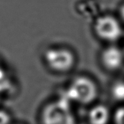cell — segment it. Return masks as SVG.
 <instances>
[{"instance_id": "1", "label": "cell", "mask_w": 124, "mask_h": 124, "mask_svg": "<svg viewBox=\"0 0 124 124\" xmlns=\"http://www.w3.org/2000/svg\"><path fill=\"white\" fill-rule=\"evenodd\" d=\"M67 96L69 100L81 105H89L97 98L98 87L92 78L78 76L69 84Z\"/></svg>"}, {"instance_id": "2", "label": "cell", "mask_w": 124, "mask_h": 124, "mask_svg": "<svg viewBox=\"0 0 124 124\" xmlns=\"http://www.w3.org/2000/svg\"><path fill=\"white\" fill-rule=\"evenodd\" d=\"M94 31L97 36L106 42L118 41L124 34V25L119 17L112 15L98 16L94 22Z\"/></svg>"}, {"instance_id": "3", "label": "cell", "mask_w": 124, "mask_h": 124, "mask_svg": "<svg viewBox=\"0 0 124 124\" xmlns=\"http://www.w3.org/2000/svg\"><path fill=\"white\" fill-rule=\"evenodd\" d=\"M44 60L46 65L53 71L65 73L71 70L76 63L73 52L65 47H51L44 53Z\"/></svg>"}, {"instance_id": "4", "label": "cell", "mask_w": 124, "mask_h": 124, "mask_svg": "<svg viewBox=\"0 0 124 124\" xmlns=\"http://www.w3.org/2000/svg\"><path fill=\"white\" fill-rule=\"evenodd\" d=\"M42 124H76L68 104L58 100L47 105L41 113Z\"/></svg>"}, {"instance_id": "5", "label": "cell", "mask_w": 124, "mask_h": 124, "mask_svg": "<svg viewBox=\"0 0 124 124\" xmlns=\"http://www.w3.org/2000/svg\"><path fill=\"white\" fill-rule=\"evenodd\" d=\"M101 62L107 70L116 72L124 65V52L123 49L111 44L103 49L100 56Z\"/></svg>"}, {"instance_id": "6", "label": "cell", "mask_w": 124, "mask_h": 124, "mask_svg": "<svg viewBox=\"0 0 124 124\" xmlns=\"http://www.w3.org/2000/svg\"><path fill=\"white\" fill-rule=\"evenodd\" d=\"M111 118L109 108L103 105H97L92 107L88 114L89 124H108Z\"/></svg>"}, {"instance_id": "7", "label": "cell", "mask_w": 124, "mask_h": 124, "mask_svg": "<svg viewBox=\"0 0 124 124\" xmlns=\"http://www.w3.org/2000/svg\"><path fill=\"white\" fill-rule=\"evenodd\" d=\"M113 97L121 102H124V81L116 84L113 89Z\"/></svg>"}, {"instance_id": "8", "label": "cell", "mask_w": 124, "mask_h": 124, "mask_svg": "<svg viewBox=\"0 0 124 124\" xmlns=\"http://www.w3.org/2000/svg\"><path fill=\"white\" fill-rule=\"evenodd\" d=\"M114 120L116 124H124V106L117 110L114 116Z\"/></svg>"}, {"instance_id": "9", "label": "cell", "mask_w": 124, "mask_h": 124, "mask_svg": "<svg viewBox=\"0 0 124 124\" xmlns=\"http://www.w3.org/2000/svg\"><path fill=\"white\" fill-rule=\"evenodd\" d=\"M11 123V116L10 114L0 109V124H10Z\"/></svg>"}, {"instance_id": "10", "label": "cell", "mask_w": 124, "mask_h": 124, "mask_svg": "<svg viewBox=\"0 0 124 124\" xmlns=\"http://www.w3.org/2000/svg\"><path fill=\"white\" fill-rule=\"evenodd\" d=\"M119 19L124 25V4H123L119 9Z\"/></svg>"}, {"instance_id": "11", "label": "cell", "mask_w": 124, "mask_h": 124, "mask_svg": "<svg viewBox=\"0 0 124 124\" xmlns=\"http://www.w3.org/2000/svg\"><path fill=\"white\" fill-rule=\"evenodd\" d=\"M123 50H124V48H123Z\"/></svg>"}, {"instance_id": "12", "label": "cell", "mask_w": 124, "mask_h": 124, "mask_svg": "<svg viewBox=\"0 0 124 124\" xmlns=\"http://www.w3.org/2000/svg\"><path fill=\"white\" fill-rule=\"evenodd\" d=\"M0 69H1V66H0Z\"/></svg>"}]
</instances>
